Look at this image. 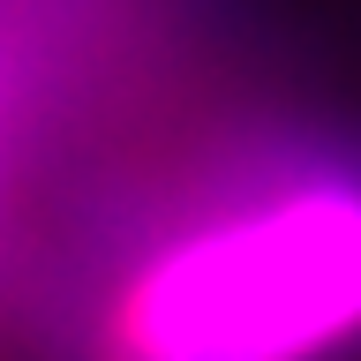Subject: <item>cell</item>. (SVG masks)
<instances>
[{"instance_id": "obj_1", "label": "cell", "mask_w": 361, "mask_h": 361, "mask_svg": "<svg viewBox=\"0 0 361 361\" xmlns=\"http://www.w3.org/2000/svg\"><path fill=\"white\" fill-rule=\"evenodd\" d=\"M361 338V196L316 188L166 248L113 309V361H324Z\"/></svg>"}]
</instances>
